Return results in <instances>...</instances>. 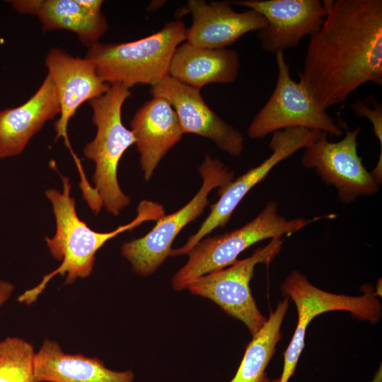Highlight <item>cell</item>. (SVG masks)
Returning a JSON list of instances; mask_svg holds the SVG:
<instances>
[{
    "mask_svg": "<svg viewBox=\"0 0 382 382\" xmlns=\"http://www.w3.org/2000/svg\"><path fill=\"white\" fill-rule=\"evenodd\" d=\"M261 14L267 25L258 31L262 48L276 54L296 47L301 39L317 31L326 10L320 0H241L230 1Z\"/></svg>",
    "mask_w": 382,
    "mask_h": 382,
    "instance_id": "obj_13",
    "label": "cell"
},
{
    "mask_svg": "<svg viewBox=\"0 0 382 382\" xmlns=\"http://www.w3.org/2000/svg\"><path fill=\"white\" fill-rule=\"evenodd\" d=\"M33 345L18 337L0 341V382H36Z\"/></svg>",
    "mask_w": 382,
    "mask_h": 382,
    "instance_id": "obj_22",
    "label": "cell"
},
{
    "mask_svg": "<svg viewBox=\"0 0 382 382\" xmlns=\"http://www.w3.org/2000/svg\"><path fill=\"white\" fill-rule=\"evenodd\" d=\"M281 291L296 307L298 321L291 340L284 353V366L279 382H288L294 374L305 345L308 324L322 313L344 311L361 320L375 324L381 318V305L374 292L352 296L325 291L313 285L298 270L292 271L283 281Z\"/></svg>",
    "mask_w": 382,
    "mask_h": 382,
    "instance_id": "obj_8",
    "label": "cell"
},
{
    "mask_svg": "<svg viewBox=\"0 0 382 382\" xmlns=\"http://www.w3.org/2000/svg\"><path fill=\"white\" fill-rule=\"evenodd\" d=\"M288 297L271 311L262 328L248 344L239 367L230 382H279V377L270 379L266 369L282 338L281 327L289 307Z\"/></svg>",
    "mask_w": 382,
    "mask_h": 382,
    "instance_id": "obj_21",
    "label": "cell"
},
{
    "mask_svg": "<svg viewBox=\"0 0 382 382\" xmlns=\"http://www.w3.org/2000/svg\"><path fill=\"white\" fill-rule=\"evenodd\" d=\"M78 3L94 15H102L101 6L103 1L101 0H77Z\"/></svg>",
    "mask_w": 382,
    "mask_h": 382,
    "instance_id": "obj_25",
    "label": "cell"
},
{
    "mask_svg": "<svg viewBox=\"0 0 382 382\" xmlns=\"http://www.w3.org/2000/svg\"><path fill=\"white\" fill-rule=\"evenodd\" d=\"M335 216L331 214L288 219L279 214L277 203L270 201L241 228L200 240L188 252L187 262L173 275V288L182 291L199 277L232 265L242 252L259 241L291 236L312 222Z\"/></svg>",
    "mask_w": 382,
    "mask_h": 382,
    "instance_id": "obj_5",
    "label": "cell"
},
{
    "mask_svg": "<svg viewBox=\"0 0 382 382\" xmlns=\"http://www.w3.org/2000/svg\"><path fill=\"white\" fill-rule=\"evenodd\" d=\"M320 132L301 127L289 128L274 132L269 144V147L272 151L269 157L257 166L219 188V198L211 205L210 212L199 228L189 237L183 246L171 249L170 256L187 254L200 240L213 230L225 226L235 209L254 186L262 181L282 161L313 143Z\"/></svg>",
    "mask_w": 382,
    "mask_h": 382,
    "instance_id": "obj_11",
    "label": "cell"
},
{
    "mask_svg": "<svg viewBox=\"0 0 382 382\" xmlns=\"http://www.w3.org/2000/svg\"><path fill=\"white\" fill-rule=\"evenodd\" d=\"M282 238H273L257 248L249 257L237 260L227 268L199 277L187 289L214 302L228 316L241 320L255 335L267 321L252 295L250 282L258 264H269L281 251Z\"/></svg>",
    "mask_w": 382,
    "mask_h": 382,
    "instance_id": "obj_9",
    "label": "cell"
},
{
    "mask_svg": "<svg viewBox=\"0 0 382 382\" xmlns=\"http://www.w3.org/2000/svg\"><path fill=\"white\" fill-rule=\"evenodd\" d=\"M35 377L36 382H133L134 374L111 370L97 357L65 353L46 339L35 353Z\"/></svg>",
    "mask_w": 382,
    "mask_h": 382,
    "instance_id": "obj_18",
    "label": "cell"
},
{
    "mask_svg": "<svg viewBox=\"0 0 382 382\" xmlns=\"http://www.w3.org/2000/svg\"><path fill=\"white\" fill-rule=\"evenodd\" d=\"M198 171L202 185L187 204L175 212L162 216L145 236L122 245V255L138 274H151L162 265L169 256L172 243L180 231L203 213L209 202L210 192L226 185L234 178L232 170L209 155L205 156Z\"/></svg>",
    "mask_w": 382,
    "mask_h": 382,
    "instance_id": "obj_6",
    "label": "cell"
},
{
    "mask_svg": "<svg viewBox=\"0 0 382 382\" xmlns=\"http://www.w3.org/2000/svg\"><path fill=\"white\" fill-rule=\"evenodd\" d=\"M360 131V127L352 131L347 128L345 137L337 142L328 141V134L320 132L318 138L304 148L301 158L302 166L314 170L323 183L332 186L344 204L353 203L361 196L375 195L381 186L358 154Z\"/></svg>",
    "mask_w": 382,
    "mask_h": 382,
    "instance_id": "obj_10",
    "label": "cell"
},
{
    "mask_svg": "<svg viewBox=\"0 0 382 382\" xmlns=\"http://www.w3.org/2000/svg\"><path fill=\"white\" fill-rule=\"evenodd\" d=\"M130 96L127 87L112 84L106 93L89 101L97 131L94 139L84 146L83 154L95 164L93 191L103 207L115 216L130 203V197L123 192L117 178L122 156L135 144L133 132L122 120L123 104Z\"/></svg>",
    "mask_w": 382,
    "mask_h": 382,
    "instance_id": "obj_4",
    "label": "cell"
},
{
    "mask_svg": "<svg viewBox=\"0 0 382 382\" xmlns=\"http://www.w3.org/2000/svg\"><path fill=\"white\" fill-rule=\"evenodd\" d=\"M277 79L265 105L251 121L248 134L262 139L271 133L289 128H306L335 137L343 134L341 127L319 104L315 96L291 76L284 52L275 54Z\"/></svg>",
    "mask_w": 382,
    "mask_h": 382,
    "instance_id": "obj_7",
    "label": "cell"
},
{
    "mask_svg": "<svg viewBox=\"0 0 382 382\" xmlns=\"http://www.w3.org/2000/svg\"><path fill=\"white\" fill-rule=\"evenodd\" d=\"M323 4L326 15L310 35L299 76L326 110L364 83L382 85V1Z\"/></svg>",
    "mask_w": 382,
    "mask_h": 382,
    "instance_id": "obj_1",
    "label": "cell"
},
{
    "mask_svg": "<svg viewBox=\"0 0 382 382\" xmlns=\"http://www.w3.org/2000/svg\"><path fill=\"white\" fill-rule=\"evenodd\" d=\"M374 108H371L361 100L357 99L350 105V107L357 117H366L371 123L373 131L380 141V156L376 167L371 173L376 180L382 182V105L374 98L371 99Z\"/></svg>",
    "mask_w": 382,
    "mask_h": 382,
    "instance_id": "obj_23",
    "label": "cell"
},
{
    "mask_svg": "<svg viewBox=\"0 0 382 382\" xmlns=\"http://www.w3.org/2000/svg\"><path fill=\"white\" fill-rule=\"evenodd\" d=\"M60 111L57 90L47 74L25 103L0 111V159L20 154L45 122Z\"/></svg>",
    "mask_w": 382,
    "mask_h": 382,
    "instance_id": "obj_17",
    "label": "cell"
},
{
    "mask_svg": "<svg viewBox=\"0 0 382 382\" xmlns=\"http://www.w3.org/2000/svg\"><path fill=\"white\" fill-rule=\"evenodd\" d=\"M35 16L43 31H71L88 48L99 42L108 28L103 14L88 12L77 0H40Z\"/></svg>",
    "mask_w": 382,
    "mask_h": 382,
    "instance_id": "obj_20",
    "label": "cell"
},
{
    "mask_svg": "<svg viewBox=\"0 0 382 382\" xmlns=\"http://www.w3.org/2000/svg\"><path fill=\"white\" fill-rule=\"evenodd\" d=\"M14 290V286L9 282L0 280V306L11 296Z\"/></svg>",
    "mask_w": 382,
    "mask_h": 382,
    "instance_id": "obj_26",
    "label": "cell"
},
{
    "mask_svg": "<svg viewBox=\"0 0 382 382\" xmlns=\"http://www.w3.org/2000/svg\"><path fill=\"white\" fill-rule=\"evenodd\" d=\"M239 68V54L233 49L200 47L184 42L173 55L169 76L201 90L209 83H233Z\"/></svg>",
    "mask_w": 382,
    "mask_h": 382,
    "instance_id": "obj_19",
    "label": "cell"
},
{
    "mask_svg": "<svg viewBox=\"0 0 382 382\" xmlns=\"http://www.w3.org/2000/svg\"><path fill=\"white\" fill-rule=\"evenodd\" d=\"M187 10L192 22L187 29L185 42L200 47H227L244 35L259 31L267 25L265 17L257 11L236 12L227 1L190 0Z\"/></svg>",
    "mask_w": 382,
    "mask_h": 382,
    "instance_id": "obj_15",
    "label": "cell"
},
{
    "mask_svg": "<svg viewBox=\"0 0 382 382\" xmlns=\"http://www.w3.org/2000/svg\"><path fill=\"white\" fill-rule=\"evenodd\" d=\"M187 29L181 21L165 24L160 30L144 38L127 42L94 44L86 58L95 66L105 83L128 88L137 84L151 87L169 76L176 48L186 41Z\"/></svg>",
    "mask_w": 382,
    "mask_h": 382,
    "instance_id": "obj_3",
    "label": "cell"
},
{
    "mask_svg": "<svg viewBox=\"0 0 382 382\" xmlns=\"http://www.w3.org/2000/svg\"><path fill=\"white\" fill-rule=\"evenodd\" d=\"M62 190L50 188L45 196L50 202L56 221V231L52 237H45L52 256L61 261L60 265L45 275L35 287L20 295L18 302L30 305L44 291L47 283L57 274L66 275L65 284H72L78 278L88 277L92 272L97 251L109 240L120 233L132 230L147 221H157L165 214L162 204L142 200L137 207V216L129 224L109 232H98L81 220L76 210V203L71 196L69 178L61 175Z\"/></svg>",
    "mask_w": 382,
    "mask_h": 382,
    "instance_id": "obj_2",
    "label": "cell"
},
{
    "mask_svg": "<svg viewBox=\"0 0 382 382\" xmlns=\"http://www.w3.org/2000/svg\"><path fill=\"white\" fill-rule=\"evenodd\" d=\"M9 2L18 13L35 16L40 0H14Z\"/></svg>",
    "mask_w": 382,
    "mask_h": 382,
    "instance_id": "obj_24",
    "label": "cell"
},
{
    "mask_svg": "<svg viewBox=\"0 0 382 382\" xmlns=\"http://www.w3.org/2000/svg\"><path fill=\"white\" fill-rule=\"evenodd\" d=\"M150 93L153 97L163 98L170 103L183 134H193L207 138L231 156L242 154L243 135L209 107L200 90L168 76L152 86Z\"/></svg>",
    "mask_w": 382,
    "mask_h": 382,
    "instance_id": "obj_12",
    "label": "cell"
},
{
    "mask_svg": "<svg viewBox=\"0 0 382 382\" xmlns=\"http://www.w3.org/2000/svg\"><path fill=\"white\" fill-rule=\"evenodd\" d=\"M130 125L144 178L148 181L183 133L173 108L161 97H153L144 103L135 112Z\"/></svg>",
    "mask_w": 382,
    "mask_h": 382,
    "instance_id": "obj_16",
    "label": "cell"
},
{
    "mask_svg": "<svg viewBox=\"0 0 382 382\" xmlns=\"http://www.w3.org/2000/svg\"><path fill=\"white\" fill-rule=\"evenodd\" d=\"M47 74L58 92L61 111L54 125L56 139L66 134L70 119L86 101L108 91L110 85L97 74L93 64L87 58L73 57L60 48H52L45 57Z\"/></svg>",
    "mask_w": 382,
    "mask_h": 382,
    "instance_id": "obj_14",
    "label": "cell"
}]
</instances>
